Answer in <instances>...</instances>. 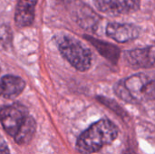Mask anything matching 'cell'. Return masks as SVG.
I'll use <instances>...</instances> for the list:
<instances>
[{
    "label": "cell",
    "mask_w": 155,
    "mask_h": 154,
    "mask_svg": "<svg viewBox=\"0 0 155 154\" xmlns=\"http://www.w3.org/2000/svg\"><path fill=\"white\" fill-rule=\"evenodd\" d=\"M28 116L27 110L20 103L6 105L0 109V123L12 137H15Z\"/></svg>",
    "instance_id": "obj_4"
},
{
    "label": "cell",
    "mask_w": 155,
    "mask_h": 154,
    "mask_svg": "<svg viewBox=\"0 0 155 154\" xmlns=\"http://www.w3.org/2000/svg\"><path fill=\"white\" fill-rule=\"evenodd\" d=\"M118 136V129L114 123L102 119L92 124L77 140L76 148L82 154H92L104 145L112 143Z\"/></svg>",
    "instance_id": "obj_1"
},
{
    "label": "cell",
    "mask_w": 155,
    "mask_h": 154,
    "mask_svg": "<svg viewBox=\"0 0 155 154\" xmlns=\"http://www.w3.org/2000/svg\"><path fill=\"white\" fill-rule=\"evenodd\" d=\"M154 90V80L144 74L132 75L125 80L119 81L114 85V92L117 96L127 103L153 100Z\"/></svg>",
    "instance_id": "obj_2"
},
{
    "label": "cell",
    "mask_w": 155,
    "mask_h": 154,
    "mask_svg": "<svg viewBox=\"0 0 155 154\" xmlns=\"http://www.w3.org/2000/svg\"><path fill=\"white\" fill-rule=\"evenodd\" d=\"M12 41L11 29L5 24H0V48H6Z\"/></svg>",
    "instance_id": "obj_12"
},
{
    "label": "cell",
    "mask_w": 155,
    "mask_h": 154,
    "mask_svg": "<svg viewBox=\"0 0 155 154\" xmlns=\"http://www.w3.org/2000/svg\"><path fill=\"white\" fill-rule=\"evenodd\" d=\"M38 0H18L15 13V22L18 27L31 25L35 19V11Z\"/></svg>",
    "instance_id": "obj_7"
},
{
    "label": "cell",
    "mask_w": 155,
    "mask_h": 154,
    "mask_svg": "<svg viewBox=\"0 0 155 154\" xmlns=\"http://www.w3.org/2000/svg\"><path fill=\"white\" fill-rule=\"evenodd\" d=\"M106 34L118 43H126L140 35V28L133 24L109 23L106 27Z\"/></svg>",
    "instance_id": "obj_6"
},
{
    "label": "cell",
    "mask_w": 155,
    "mask_h": 154,
    "mask_svg": "<svg viewBox=\"0 0 155 154\" xmlns=\"http://www.w3.org/2000/svg\"><path fill=\"white\" fill-rule=\"evenodd\" d=\"M36 124L35 121L32 116H28L25 122V123L22 125V127L19 129L17 133L15 135L14 139L16 143L20 145L27 144L34 137L35 133Z\"/></svg>",
    "instance_id": "obj_10"
},
{
    "label": "cell",
    "mask_w": 155,
    "mask_h": 154,
    "mask_svg": "<svg viewBox=\"0 0 155 154\" xmlns=\"http://www.w3.org/2000/svg\"><path fill=\"white\" fill-rule=\"evenodd\" d=\"M126 61L133 66L149 68L154 65V47L138 48L125 53Z\"/></svg>",
    "instance_id": "obj_8"
},
{
    "label": "cell",
    "mask_w": 155,
    "mask_h": 154,
    "mask_svg": "<svg viewBox=\"0 0 155 154\" xmlns=\"http://www.w3.org/2000/svg\"><path fill=\"white\" fill-rule=\"evenodd\" d=\"M87 39L89 41H91L93 45L99 51V53L103 56H104L106 59L110 60L111 62H114V63L117 62L119 54H120V50L116 46H114L109 43H105V42H102L100 40L94 39L92 37H87Z\"/></svg>",
    "instance_id": "obj_11"
},
{
    "label": "cell",
    "mask_w": 155,
    "mask_h": 154,
    "mask_svg": "<svg viewBox=\"0 0 155 154\" xmlns=\"http://www.w3.org/2000/svg\"><path fill=\"white\" fill-rule=\"evenodd\" d=\"M95 7L109 15H120L136 11L141 0H94Z\"/></svg>",
    "instance_id": "obj_5"
},
{
    "label": "cell",
    "mask_w": 155,
    "mask_h": 154,
    "mask_svg": "<svg viewBox=\"0 0 155 154\" xmlns=\"http://www.w3.org/2000/svg\"><path fill=\"white\" fill-rule=\"evenodd\" d=\"M24 80L18 76L5 75L0 79V96L12 98L20 94L25 89Z\"/></svg>",
    "instance_id": "obj_9"
},
{
    "label": "cell",
    "mask_w": 155,
    "mask_h": 154,
    "mask_svg": "<svg viewBox=\"0 0 155 154\" xmlns=\"http://www.w3.org/2000/svg\"><path fill=\"white\" fill-rule=\"evenodd\" d=\"M0 154H10L6 143L2 139H0Z\"/></svg>",
    "instance_id": "obj_13"
},
{
    "label": "cell",
    "mask_w": 155,
    "mask_h": 154,
    "mask_svg": "<svg viewBox=\"0 0 155 154\" xmlns=\"http://www.w3.org/2000/svg\"><path fill=\"white\" fill-rule=\"evenodd\" d=\"M58 48L64 58L78 71L84 72L90 68L91 52L78 40L71 36H62L58 41Z\"/></svg>",
    "instance_id": "obj_3"
}]
</instances>
